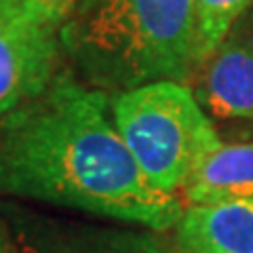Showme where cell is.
<instances>
[{"label":"cell","mask_w":253,"mask_h":253,"mask_svg":"<svg viewBox=\"0 0 253 253\" xmlns=\"http://www.w3.org/2000/svg\"><path fill=\"white\" fill-rule=\"evenodd\" d=\"M0 194L167 232L179 196L154 190L118 133L110 95L59 70L42 93L0 116Z\"/></svg>","instance_id":"6da1fadb"},{"label":"cell","mask_w":253,"mask_h":253,"mask_svg":"<svg viewBox=\"0 0 253 253\" xmlns=\"http://www.w3.org/2000/svg\"><path fill=\"white\" fill-rule=\"evenodd\" d=\"M59 38L84 83L108 95L163 81L188 84L199 66L194 0H86Z\"/></svg>","instance_id":"7a4b0ae2"},{"label":"cell","mask_w":253,"mask_h":253,"mask_svg":"<svg viewBox=\"0 0 253 253\" xmlns=\"http://www.w3.org/2000/svg\"><path fill=\"white\" fill-rule=\"evenodd\" d=\"M112 118L150 186L169 196H179L196 167L221 146L186 83L163 81L116 93Z\"/></svg>","instance_id":"3957f363"},{"label":"cell","mask_w":253,"mask_h":253,"mask_svg":"<svg viewBox=\"0 0 253 253\" xmlns=\"http://www.w3.org/2000/svg\"><path fill=\"white\" fill-rule=\"evenodd\" d=\"M61 21L17 2L0 17V116L42 93L61 66Z\"/></svg>","instance_id":"277c9868"},{"label":"cell","mask_w":253,"mask_h":253,"mask_svg":"<svg viewBox=\"0 0 253 253\" xmlns=\"http://www.w3.org/2000/svg\"><path fill=\"white\" fill-rule=\"evenodd\" d=\"M21 253H177L163 232L150 228L97 226L2 205Z\"/></svg>","instance_id":"5b68a950"},{"label":"cell","mask_w":253,"mask_h":253,"mask_svg":"<svg viewBox=\"0 0 253 253\" xmlns=\"http://www.w3.org/2000/svg\"><path fill=\"white\" fill-rule=\"evenodd\" d=\"M188 84L207 114L253 121V6L234 21Z\"/></svg>","instance_id":"8992f818"},{"label":"cell","mask_w":253,"mask_h":253,"mask_svg":"<svg viewBox=\"0 0 253 253\" xmlns=\"http://www.w3.org/2000/svg\"><path fill=\"white\" fill-rule=\"evenodd\" d=\"M175 234L177 253H253V201L186 205Z\"/></svg>","instance_id":"52a82bcc"},{"label":"cell","mask_w":253,"mask_h":253,"mask_svg":"<svg viewBox=\"0 0 253 253\" xmlns=\"http://www.w3.org/2000/svg\"><path fill=\"white\" fill-rule=\"evenodd\" d=\"M186 205L253 201V141L221 144L186 181Z\"/></svg>","instance_id":"ba28073f"},{"label":"cell","mask_w":253,"mask_h":253,"mask_svg":"<svg viewBox=\"0 0 253 253\" xmlns=\"http://www.w3.org/2000/svg\"><path fill=\"white\" fill-rule=\"evenodd\" d=\"M253 6V0H194L199 66L219 44L234 21ZM196 66V68H199Z\"/></svg>","instance_id":"9c48e42d"},{"label":"cell","mask_w":253,"mask_h":253,"mask_svg":"<svg viewBox=\"0 0 253 253\" xmlns=\"http://www.w3.org/2000/svg\"><path fill=\"white\" fill-rule=\"evenodd\" d=\"M19 2L28 4V6H34V9H38V11L49 13L63 23L78 9V6H83L86 0H19Z\"/></svg>","instance_id":"30bf717a"},{"label":"cell","mask_w":253,"mask_h":253,"mask_svg":"<svg viewBox=\"0 0 253 253\" xmlns=\"http://www.w3.org/2000/svg\"><path fill=\"white\" fill-rule=\"evenodd\" d=\"M0 253H21L11 234V228L4 224L2 217H0Z\"/></svg>","instance_id":"8fae6325"},{"label":"cell","mask_w":253,"mask_h":253,"mask_svg":"<svg viewBox=\"0 0 253 253\" xmlns=\"http://www.w3.org/2000/svg\"><path fill=\"white\" fill-rule=\"evenodd\" d=\"M17 2H19V0H0V17H2V15L9 11L11 6L17 4Z\"/></svg>","instance_id":"7c38bea8"}]
</instances>
